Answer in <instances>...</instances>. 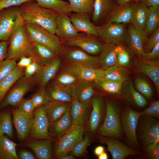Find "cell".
<instances>
[{
  "mask_svg": "<svg viewBox=\"0 0 159 159\" xmlns=\"http://www.w3.org/2000/svg\"><path fill=\"white\" fill-rule=\"evenodd\" d=\"M20 9L25 22L40 26L55 34L57 13L40 6L34 0L23 4Z\"/></svg>",
  "mask_w": 159,
  "mask_h": 159,
  "instance_id": "obj_1",
  "label": "cell"
},
{
  "mask_svg": "<svg viewBox=\"0 0 159 159\" xmlns=\"http://www.w3.org/2000/svg\"><path fill=\"white\" fill-rule=\"evenodd\" d=\"M8 41L6 59L16 60L22 57L33 54V42L26 31L23 19L16 28Z\"/></svg>",
  "mask_w": 159,
  "mask_h": 159,
  "instance_id": "obj_2",
  "label": "cell"
},
{
  "mask_svg": "<svg viewBox=\"0 0 159 159\" xmlns=\"http://www.w3.org/2000/svg\"><path fill=\"white\" fill-rule=\"evenodd\" d=\"M106 113L103 122L98 129L100 136L122 138V132L121 123V111L116 103L106 97Z\"/></svg>",
  "mask_w": 159,
  "mask_h": 159,
  "instance_id": "obj_3",
  "label": "cell"
},
{
  "mask_svg": "<svg viewBox=\"0 0 159 159\" xmlns=\"http://www.w3.org/2000/svg\"><path fill=\"white\" fill-rule=\"evenodd\" d=\"M24 26L33 42L43 44L53 49L58 55L62 54L64 47L61 40L56 35L36 24L24 22Z\"/></svg>",
  "mask_w": 159,
  "mask_h": 159,
  "instance_id": "obj_4",
  "label": "cell"
},
{
  "mask_svg": "<svg viewBox=\"0 0 159 159\" xmlns=\"http://www.w3.org/2000/svg\"><path fill=\"white\" fill-rule=\"evenodd\" d=\"M140 117V112L128 106H125L121 111V125L125 135L126 143L128 146L136 150L139 149V146L137 128Z\"/></svg>",
  "mask_w": 159,
  "mask_h": 159,
  "instance_id": "obj_5",
  "label": "cell"
},
{
  "mask_svg": "<svg viewBox=\"0 0 159 159\" xmlns=\"http://www.w3.org/2000/svg\"><path fill=\"white\" fill-rule=\"evenodd\" d=\"M23 19L20 6L0 11V42L8 41L16 28Z\"/></svg>",
  "mask_w": 159,
  "mask_h": 159,
  "instance_id": "obj_6",
  "label": "cell"
},
{
  "mask_svg": "<svg viewBox=\"0 0 159 159\" xmlns=\"http://www.w3.org/2000/svg\"><path fill=\"white\" fill-rule=\"evenodd\" d=\"M85 131L84 125H73L69 131L57 138L54 152L55 157L57 158L63 154L70 152L77 143L83 138Z\"/></svg>",
  "mask_w": 159,
  "mask_h": 159,
  "instance_id": "obj_7",
  "label": "cell"
},
{
  "mask_svg": "<svg viewBox=\"0 0 159 159\" xmlns=\"http://www.w3.org/2000/svg\"><path fill=\"white\" fill-rule=\"evenodd\" d=\"M125 24L111 22L97 26V37L105 43L118 45L126 42L127 29Z\"/></svg>",
  "mask_w": 159,
  "mask_h": 159,
  "instance_id": "obj_8",
  "label": "cell"
},
{
  "mask_svg": "<svg viewBox=\"0 0 159 159\" xmlns=\"http://www.w3.org/2000/svg\"><path fill=\"white\" fill-rule=\"evenodd\" d=\"M97 37L82 33L72 38L61 41L67 47H77L88 54L95 55L101 53L104 45Z\"/></svg>",
  "mask_w": 159,
  "mask_h": 159,
  "instance_id": "obj_9",
  "label": "cell"
},
{
  "mask_svg": "<svg viewBox=\"0 0 159 159\" xmlns=\"http://www.w3.org/2000/svg\"><path fill=\"white\" fill-rule=\"evenodd\" d=\"M138 126V136L143 147L159 142V122L157 119L150 117H140Z\"/></svg>",
  "mask_w": 159,
  "mask_h": 159,
  "instance_id": "obj_10",
  "label": "cell"
},
{
  "mask_svg": "<svg viewBox=\"0 0 159 159\" xmlns=\"http://www.w3.org/2000/svg\"><path fill=\"white\" fill-rule=\"evenodd\" d=\"M34 117L29 135L32 139H49V122L47 116L44 105L36 108L33 113Z\"/></svg>",
  "mask_w": 159,
  "mask_h": 159,
  "instance_id": "obj_11",
  "label": "cell"
},
{
  "mask_svg": "<svg viewBox=\"0 0 159 159\" xmlns=\"http://www.w3.org/2000/svg\"><path fill=\"white\" fill-rule=\"evenodd\" d=\"M62 55L70 64L94 68L99 66L98 56L90 55L80 49L64 47Z\"/></svg>",
  "mask_w": 159,
  "mask_h": 159,
  "instance_id": "obj_12",
  "label": "cell"
},
{
  "mask_svg": "<svg viewBox=\"0 0 159 159\" xmlns=\"http://www.w3.org/2000/svg\"><path fill=\"white\" fill-rule=\"evenodd\" d=\"M20 80L9 91L0 102V110L9 105L17 106L30 89L32 82L29 79L24 77Z\"/></svg>",
  "mask_w": 159,
  "mask_h": 159,
  "instance_id": "obj_13",
  "label": "cell"
},
{
  "mask_svg": "<svg viewBox=\"0 0 159 159\" xmlns=\"http://www.w3.org/2000/svg\"><path fill=\"white\" fill-rule=\"evenodd\" d=\"M100 141L105 144L113 159H123L130 155H140L138 150L132 148L113 138L99 136Z\"/></svg>",
  "mask_w": 159,
  "mask_h": 159,
  "instance_id": "obj_14",
  "label": "cell"
},
{
  "mask_svg": "<svg viewBox=\"0 0 159 159\" xmlns=\"http://www.w3.org/2000/svg\"><path fill=\"white\" fill-rule=\"evenodd\" d=\"M92 109L89 121V129L92 133L98 130L104 120L106 113V104L102 97L97 95L92 98Z\"/></svg>",
  "mask_w": 159,
  "mask_h": 159,
  "instance_id": "obj_15",
  "label": "cell"
},
{
  "mask_svg": "<svg viewBox=\"0 0 159 159\" xmlns=\"http://www.w3.org/2000/svg\"><path fill=\"white\" fill-rule=\"evenodd\" d=\"M136 2L123 4H115L107 17L105 23L115 22L125 24L131 23Z\"/></svg>",
  "mask_w": 159,
  "mask_h": 159,
  "instance_id": "obj_16",
  "label": "cell"
},
{
  "mask_svg": "<svg viewBox=\"0 0 159 159\" xmlns=\"http://www.w3.org/2000/svg\"><path fill=\"white\" fill-rule=\"evenodd\" d=\"M12 122L16 129L18 138L23 141L29 136L31 128L34 115H28L17 108L12 110Z\"/></svg>",
  "mask_w": 159,
  "mask_h": 159,
  "instance_id": "obj_17",
  "label": "cell"
},
{
  "mask_svg": "<svg viewBox=\"0 0 159 159\" xmlns=\"http://www.w3.org/2000/svg\"><path fill=\"white\" fill-rule=\"evenodd\" d=\"M127 35L126 42L130 49L139 57L142 58L148 36L140 32L131 24L127 29Z\"/></svg>",
  "mask_w": 159,
  "mask_h": 159,
  "instance_id": "obj_18",
  "label": "cell"
},
{
  "mask_svg": "<svg viewBox=\"0 0 159 159\" xmlns=\"http://www.w3.org/2000/svg\"><path fill=\"white\" fill-rule=\"evenodd\" d=\"M90 15L86 13H71L69 17L76 31L97 37L96 26L90 20Z\"/></svg>",
  "mask_w": 159,
  "mask_h": 159,
  "instance_id": "obj_19",
  "label": "cell"
},
{
  "mask_svg": "<svg viewBox=\"0 0 159 159\" xmlns=\"http://www.w3.org/2000/svg\"><path fill=\"white\" fill-rule=\"evenodd\" d=\"M56 22L55 34L61 41L72 38L79 33L73 26L69 16L65 14H58Z\"/></svg>",
  "mask_w": 159,
  "mask_h": 159,
  "instance_id": "obj_20",
  "label": "cell"
},
{
  "mask_svg": "<svg viewBox=\"0 0 159 159\" xmlns=\"http://www.w3.org/2000/svg\"><path fill=\"white\" fill-rule=\"evenodd\" d=\"M92 82L79 79L71 87L73 99L80 102H91L95 94Z\"/></svg>",
  "mask_w": 159,
  "mask_h": 159,
  "instance_id": "obj_21",
  "label": "cell"
},
{
  "mask_svg": "<svg viewBox=\"0 0 159 159\" xmlns=\"http://www.w3.org/2000/svg\"><path fill=\"white\" fill-rule=\"evenodd\" d=\"M137 69L147 75L153 82L158 95L159 92V61L158 59L148 60L140 58L136 63Z\"/></svg>",
  "mask_w": 159,
  "mask_h": 159,
  "instance_id": "obj_22",
  "label": "cell"
},
{
  "mask_svg": "<svg viewBox=\"0 0 159 159\" xmlns=\"http://www.w3.org/2000/svg\"><path fill=\"white\" fill-rule=\"evenodd\" d=\"M65 68L79 79L93 82L104 78V70L102 68L80 66L69 64Z\"/></svg>",
  "mask_w": 159,
  "mask_h": 159,
  "instance_id": "obj_23",
  "label": "cell"
},
{
  "mask_svg": "<svg viewBox=\"0 0 159 159\" xmlns=\"http://www.w3.org/2000/svg\"><path fill=\"white\" fill-rule=\"evenodd\" d=\"M121 96L127 102L138 107H143L147 104L145 97L135 89L129 80L122 83Z\"/></svg>",
  "mask_w": 159,
  "mask_h": 159,
  "instance_id": "obj_24",
  "label": "cell"
},
{
  "mask_svg": "<svg viewBox=\"0 0 159 159\" xmlns=\"http://www.w3.org/2000/svg\"><path fill=\"white\" fill-rule=\"evenodd\" d=\"M91 102H80L73 99L69 112L74 125H84L86 123Z\"/></svg>",
  "mask_w": 159,
  "mask_h": 159,
  "instance_id": "obj_25",
  "label": "cell"
},
{
  "mask_svg": "<svg viewBox=\"0 0 159 159\" xmlns=\"http://www.w3.org/2000/svg\"><path fill=\"white\" fill-rule=\"evenodd\" d=\"M73 125L69 112H67L58 119L49 122V135L50 137L57 138L69 131Z\"/></svg>",
  "mask_w": 159,
  "mask_h": 159,
  "instance_id": "obj_26",
  "label": "cell"
},
{
  "mask_svg": "<svg viewBox=\"0 0 159 159\" xmlns=\"http://www.w3.org/2000/svg\"><path fill=\"white\" fill-rule=\"evenodd\" d=\"M26 145L38 159H50L52 157L53 149L51 141L49 139H32L29 141Z\"/></svg>",
  "mask_w": 159,
  "mask_h": 159,
  "instance_id": "obj_27",
  "label": "cell"
},
{
  "mask_svg": "<svg viewBox=\"0 0 159 159\" xmlns=\"http://www.w3.org/2000/svg\"><path fill=\"white\" fill-rule=\"evenodd\" d=\"M61 62V59L57 57L50 62L42 65L40 71L37 74L36 79L41 87H45L48 82L55 76Z\"/></svg>",
  "mask_w": 159,
  "mask_h": 159,
  "instance_id": "obj_28",
  "label": "cell"
},
{
  "mask_svg": "<svg viewBox=\"0 0 159 159\" xmlns=\"http://www.w3.org/2000/svg\"><path fill=\"white\" fill-rule=\"evenodd\" d=\"M148 11V7L145 4L140 1L136 2L131 23L139 32L147 36L145 29Z\"/></svg>",
  "mask_w": 159,
  "mask_h": 159,
  "instance_id": "obj_29",
  "label": "cell"
},
{
  "mask_svg": "<svg viewBox=\"0 0 159 159\" xmlns=\"http://www.w3.org/2000/svg\"><path fill=\"white\" fill-rule=\"evenodd\" d=\"M71 102L50 101L44 105L49 122L59 118L65 112H69Z\"/></svg>",
  "mask_w": 159,
  "mask_h": 159,
  "instance_id": "obj_30",
  "label": "cell"
},
{
  "mask_svg": "<svg viewBox=\"0 0 159 159\" xmlns=\"http://www.w3.org/2000/svg\"><path fill=\"white\" fill-rule=\"evenodd\" d=\"M115 4L114 0H95L92 15L93 23H98L107 19Z\"/></svg>",
  "mask_w": 159,
  "mask_h": 159,
  "instance_id": "obj_31",
  "label": "cell"
},
{
  "mask_svg": "<svg viewBox=\"0 0 159 159\" xmlns=\"http://www.w3.org/2000/svg\"><path fill=\"white\" fill-rule=\"evenodd\" d=\"M117 45L110 43L104 44L102 49L98 56L99 65L105 70L117 64L115 49Z\"/></svg>",
  "mask_w": 159,
  "mask_h": 159,
  "instance_id": "obj_32",
  "label": "cell"
},
{
  "mask_svg": "<svg viewBox=\"0 0 159 159\" xmlns=\"http://www.w3.org/2000/svg\"><path fill=\"white\" fill-rule=\"evenodd\" d=\"M32 52L42 65L50 62L58 55L50 48L36 42H33Z\"/></svg>",
  "mask_w": 159,
  "mask_h": 159,
  "instance_id": "obj_33",
  "label": "cell"
},
{
  "mask_svg": "<svg viewBox=\"0 0 159 159\" xmlns=\"http://www.w3.org/2000/svg\"><path fill=\"white\" fill-rule=\"evenodd\" d=\"M49 101H57L71 103L73 100L71 87L63 86L55 83L47 90Z\"/></svg>",
  "mask_w": 159,
  "mask_h": 159,
  "instance_id": "obj_34",
  "label": "cell"
},
{
  "mask_svg": "<svg viewBox=\"0 0 159 159\" xmlns=\"http://www.w3.org/2000/svg\"><path fill=\"white\" fill-rule=\"evenodd\" d=\"M22 73V68L16 66L0 81V102L13 85L21 77Z\"/></svg>",
  "mask_w": 159,
  "mask_h": 159,
  "instance_id": "obj_35",
  "label": "cell"
},
{
  "mask_svg": "<svg viewBox=\"0 0 159 159\" xmlns=\"http://www.w3.org/2000/svg\"><path fill=\"white\" fill-rule=\"evenodd\" d=\"M9 138L0 133V159H19L16 150L17 144Z\"/></svg>",
  "mask_w": 159,
  "mask_h": 159,
  "instance_id": "obj_36",
  "label": "cell"
},
{
  "mask_svg": "<svg viewBox=\"0 0 159 159\" xmlns=\"http://www.w3.org/2000/svg\"><path fill=\"white\" fill-rule=\"evenodd\" d=\"M93 82L96 87L106 94L114 96L121 95L122 85L121 82L103 78Z\"/></svg>",
  "mask_w": 159,
  "mask_h": 159,
  "instance_id": "obj_37",
  "label": "cell"
},
{
  "mask_svg": "<svg viewBox=\"0 0 159 159\" xmlns=\"http://www.w3.org/2000/svg\"><path fill=\"white\" fill-rule=\"evenodd\" d=\"M41 6L50 9L57 14H64L69 16V3L63 0H34Z\"/></svg>",
  "mask_w": 159,
  "mask_h": 159,
  "instance_id": "obj_38",
  "label": "cell"
},
{
  "mask_svg": "<svg viewBox=\"0 0 159 159\" xmlns=\"http://www.w3.org/2000/svg\"><path fill=\"white\" fill-rule=\"evenodd\" d=\"M129 76L127 70L124 67L117 64L104 70L103 78L123 83L129 80Z\"/></svg>",
  "mask_w": 159,
  "mask_h": 159,
  "instance_id": "obj_39",
  "label": "cell"
},
{
  "mask_svg": "<svg viewBox=\"0 0 159 159\" xmlns=\"http://www.w3.org/2000/svg\"><path fill=\"white\" fill-rule=\"evenodd\" d=\"M68 0L71 13H85L92 16L93 12L95 0Z\"/></svg>",
  "mask_w": 159,
  "mask_h": 159,
  "instance_id": "obj_40",
  "label": "cell"
},
{
  "mask_svg": "<svg viewBox=\"0 0 159 159\" xmlns=\"http://www.w3.org/2000/svg\"><path fill=\"white\" fill-rule=\"evenodd\" d=\"M0 133L6 135L10 138L13 137L11 115L8 110H0Z\"/></svg>",
  "mask_w": 159,
  "mask_h": 159,
  "instance_id": "obj_41",
  "label": "cell"
},
{
  "mask_svg": "<svg viewBox=\"0 0 159 159\" xmlns=\"http://www.w3.org/2000/svg\"><path fill=\"white\" fill-rule=\"evenodd\" d=\"M149 11L145 32L148 36L152 34L159 28V8L148 7Z\"/></svg>",
  "mask_w": 159,
  "mask_h": 159,
  "instance_id": "obj_42",
  "label": "cell"
},
{
  "mask_svg": "<svg viewBox=\"0 0 159 159\" xmlns=\"http://www.w3.org/2000/svg\"><path fill=\"white\" fill-rule=\"evenodd\" d=\"M79 80L72 73L65 68L58 77L56 83L63 86L71 87Z\"/></svg>",
  "mask_w": 159,
  "mask_h": 159,
  "instance_id": "obj_43",
  "label": "cell"
},
{
  "mask_svg": "<svg viewBox=\"0 0 159 159\" xmlns=\"http://www.w3.org/2000/svg\"><path fill=\"white\" fill-rule=\"evenodd\" d=\"M135 82L136 89L139 92L148 99L152 98L153 95L152 89L145 79L140 77H137Z\"/></svg>",
  "mask_w": 159,
  "mask_h": 159,
  "instance_id": "obj_44",
  "label": "cell"
},
{
  "mask_svg": "<svg viewBox=\"0 0 159 159\" xmlns=\"http://www.w3.org/2000/svg\"><path fill=\"white\" fill-rule=\"evenodd\" d=\"M115 51L117 64L124 67L128 66L130 56L126 49L120 44L117 45Z\"/></svg>",
  "mask_w": 159,
  "mask_h": 159,
  "instance_id": "obj_45",
  "label": "cell"
},
{
  "mask_svg": "<svg viewBox=\"0 0 159 159\" xmlns=\"http://www.w3.org/2000/svg\"><path fill=\"white\" fill-rule=\"evenodd\" d=\"M91 139L90 135L88 133H86L85 138L79 140L74 147L70 152L71 154L76 157L82 155L90 144Z\"/></svg>",
  "mask_w": 159,
  "mask_h": 159,
  "instance_id": "obj_46",
  "label": "cell"
},
{
  "mask_svg": "<svg viewBox=\"0 0 159 159\" xmlns=\"http://www.w3.org/2000/svg\"><path fill=\"white\" fill-rule=\"evenodd\" d=\"M31 99L36 108L45 105L49 101L47 91L45 87H41Z\"/></svg>",
  "mask_w": 159,
  "mask_h": 159,
  "instance_id": "obj_47",
  "label": "cell"
},
{
  "mask_svg": "<svg viewBox=\"0 0 159 159\" xmlns=\"http://www.w3.org/2000/svg\"><path fill=\"white\" fill-rule=\"evenodd\" d=\"M16 60L5 59L0 62V81L16 66Z\"/></svg>",
  "mask_w": 159,
  "mask_h": 159,
  "instance_id": "obj_48",
  "label": "cell"
},
{
  "mask_svg": "<svg viewBox=\"0 0 159 159\" xmlns=\"http://www.w3.org/2000/svg\"><path fill=\"white\" fill-rule=\"evenodd\" d=\"M140 117H150L156 119L159 118V101H155L143 111L140 112Z\"/></svg>",
  "mask_w": 159,
  "mask_h": 159,
  "instance_id": "obj_49",
  "label": "cell"
},
{
  "mask_svg": "<svg viewBox=\"0 0 159 159\" xmlns=\"http://www.w3.org/2000/svg\"><path fill=\"white\" fill-rule=\"evenodd\" d=\"M41 65L37 59H35L31 64L26 67L24 77L29 79L34 74H38L42 66Z\"/></svg>",
  "mask_w": 159,
  "mask_h": 159,
  "instance_id": "obj_50",
  "label": "cell"
},
{
  "mask_svg": "<svg viewBox=\"0 0 159 159\" xmlns=\"http://www.w3.org/2000/svg\"><path fill=\"white\" fill-rule=\"evenodd\" d=\"M17 106L19 110L28 115L33 114L36 108L31 99H23Z\"/></svg>",
  "mask_w": 159,
  "mask_h": 159,
  "instance_id": "obj_51",
  "label": "cell"
},
{
  "mask_svg": "<svg viewBox=\"0 0 159 159\" xmlns=\"http://www.w3.org/2000/svg\"><path fill=\"white\" fill-rule=\"evenodd\" d=\"M159 42V28L157 29L147 39L145 44L144 52L147 53L150 51Z\"/></svg>",
  "mask_w": 159,
  "mask_h": 159,
  "instance_id": "obj_52",
  "label": "cell"
},
{
  "mask_svg": "<svg viewBox=\"0 0 159 159\" xmlns=\"http://www.w3.org/2000/svg\"><path fill=\"white\" fill-rule=\"evenodd\" d=\"M145 148L146 153L149 158L151 159H159V143L151 144Z\"/></svg>",
  "mask_w": 159,
  "mask_h": 159,
  "instance_id": "obj_53",
  "label": "cell"
},
{
  "mask_svg": "<svg viewBox=\"0 0 159 159\" xmlns=\"http://www.w3.org/2000/svg\"><path fill=\"white\" fill-rule=\"evenodd\" d=\"M32 0H0V11L13 6H20Z\"/></svg>",
  "mask_w": 159,
  "mask_h": 159,
  "instance_id": "obj_54",
  "label": "cell"
},
{
  "mask_svg": "<svg viewBox=\"0 0 159 159\" xmlns=\"http://www.w3.org/2000/svg\"><path fill=\"white\" fill-rule=\"evenodd\" d=\"M159 57V42L149 52L143 53L142 58L148 60L158 59Z\"/></svg>",
  "mask_w": 159,
  "mask_h": 159,
  "instance_id": "obj_55",
  "label": "cell"
},
{
  "mask_svg": "<svg viewBox=\"0 0 159 159\" xmlns=\"http://www.w3.org/2000/svg\"><path fill=\"white\" fill-rule=\"evenodd\" d=\"M36 59L37 58L33 53L30 56L22 57L20 58L19 61L16 64V66L22 68L26 67Z\"/></svg>",
  "mask_w": 159,
  "mask_h": 159,
  "instance_id": "obj_56",
  "label": "cell"
},
{
  "mask_svg": "<svg viewBox=\"0 0 159 159\" xmlns=\"http://www.w3.org/2000/svg\"><path fill=\"white\" fill-rule=\"evenodd\" d=\"M8 46V41L0 42V62L6 58Z\"/></svg>",
  "mask_w": 159,
  "mask_h": 159,
  "instance_id": "obj_57",
  "label": "cell"
},
{
  "mask_svg": "<svg viewBox=\"0 0 159 159\" xmlns=\"http://www.w3.org/2000/svg\"><path fill=\"white\" fill-rule=\"evenodd\" d=\"M19 159H35L34 155L31 152L24 150H20L18 155Z\"/></svg>",
  "mask_w": 159,
  "mask_h": 159,
  "instance_id": "obj_58",
  "label": "cell"
},
{
  "mask_svg": "<svg viewBox=\"0 0 159 159\" xmlns=\"http://www.w3.org/2000/svg\"><path fill=\"white\" fill-rule=\"evenodd\" d=\"M139 1L148 7L152 6L159 8V0H140Z\"/></svg>",
  "mask_w": 159,
  "mask_h": 159,
  "instance_id": "obj_59",
  "label": "cell"
},
{
  "mask_svg": "<svg viewBox=\"0 0 159 159\" xmlns=\"http://www.w3.org/2000/svg\"><path fill=\"white\" fill-rule=\"evenodd\" d=\"M105 152V148L102 146H98L94 150V153L97 156H99Z\"/></svg>",
  "mask_w": 159,
  "mask_h": 159,
  "instance_id": "obj_60",
  "label": "cell"
},
{
  "mask_svg": "<svg viewBox=\"0 0 159 159\" xmlns=\"http://www.w3.org/2000/svg\"><path fill=\"white\" fill-rule=\"evenodd\" d=\"M117 4H123L131 2H137L140 0H114Z\"/></svg>",
  "mask_w": 159,
  "mask_h": 159,
  "instance_id": "obj_61",
  "label": "cell"
},
{
  "mask_svg": "<svg viewBox=\"0 0 159 159\" xmlns=\"http://www.w3.org/2000/svg\"><path fill=\"white\" fill-rule=\"evenodd\" d=\"M59 159H74L75 157L74 156L70 155L68 153L63 154L57 158Z\"/></svg>",
  "mask_w": 159,
  "mask_h": 159,
  "instance_id": "obj_62",
  "label": "cell"
},
{
  "mask_svg": "<svg viewBox=\"0 0 159 159\" xmlns=\"http://www.w3.org/2000/svg\"><path fill=\"white\" fill-rule=\"evenodd\" d=\"M99 159H107L108 156L107 153L105 152L98 156Z\"/></svg>",
  "mask_w": 159,
  "mask_h": 159,
  "instance_id": "obj_63",
  "label": "cell"
}]
</instances>
